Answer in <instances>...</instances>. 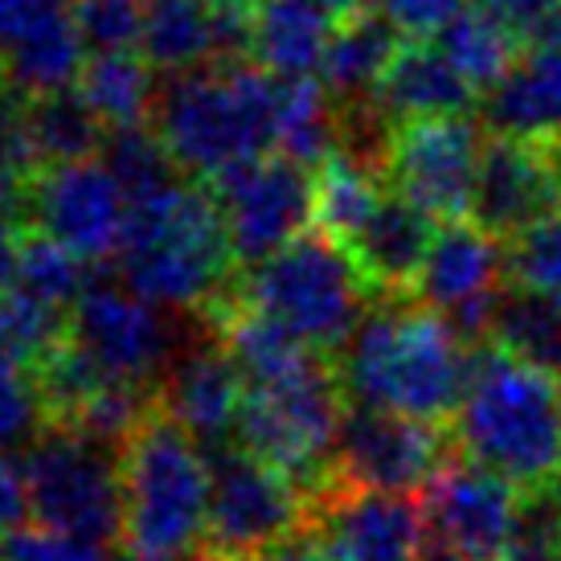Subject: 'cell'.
I'll use <instances>...</instances> for the list:
<instances>
[{
    "label": "cell",
    "mask_w": 561,
    "mask_h": 561,
    "mask_svg": "<svg viewBox=\"0 0 561 561\" xmlns=\"http://www.w3.org/2000/svg\"><path fill=\"white\" fill-rule=\"evenodd\" d=\"M381 169L369 160H357L348 152L328 157L316 169V230H324L336 242H353L365 218L381 202Z\"/></svg>",
    "instance_id": "f546056e"
},
{
    "label": "cell",
    "mask_w": 561,
    "mask_h": 561,
    "mask_svg": "<svg viewBox=\"0 0 561 561\" xmlns=\"http://www.w3.org/2000/svg\"><path fill=\"white\" fill-rule=\"evenodd\" d=\"M525 496L529 492H520L492 468L459 459L431 480L422 508L435 541H447L480 561H500L525 513Z\"/></svg>",
    "instance_id": "ac0fdd59"
},
{
    "label": "cell",
    "mask_w": 561,
    "mask_h": 561,
    "mask_svg": "<svg viewBox=\"0 0 561 561\" xmlns=\"http://www.w3.org/2000/svg\"><path fill=\"white\" fill-rule=\"evenodd\" d=\"M94 561H131L127 553H111V549H99V558Z\"/></svg>",
    "instance_id": "816d5d0a"
},
{
    "label": "cell",
    "mask_w": 561,
    "mask_h": 561,
    "mask_svg": "<svg viewBox=\"0 0 561 561\" xmlns=\"http://www.w3.org/2000/svg\"><path fill=\"white\" fill-rule=\"evenodd\" d=\"M30 136L33 152H37V169H46V164H70V160H87L94 152H103L107 127L87 107L79 87H70V91L30 99Z\"/></svg>",
    "instance_id": "1f68e13d"
},
{
    "label": "cell",
    "mask_w": 561,
    "mask_h": 561,
    "mask_svg": "<svg viewBox=\"0 0 561 561\" xmlns=\"http://www.w3.org/2000/svg\"><path fill=\"white\" fill-rule=\"evenodd\" d=\"M488 144L468 115L447 119H410L398 124L381 160V172L405 202L426 209L431 218L459 221L471 214V193L480 176Z\"/></svg>",
    "instance_id": "7c38bea8"
},
{
    "label": "cell",
    "mask_w": 561,
    "mask_h": 561,
    "mask_svg": "<svg viewBox=\"0 0 561 561\" xmlns=\"http://www.w3.org/2000/svg\"><path fill=\"white\" fill-rule=\"evenodd\" d=\"M82 266H87L82 259H75L58 242H49L46 234L25 238L21 242V259H16L13 291L21 299H30L33 308L70 320V308L87 291V271Z\"/></svg>",
    "instance_id": "d6a6232c"
},
{
    "label": "cell",
    "mask_w": 561,
    "mask_h": 561,
    "mask_svg": "<svg viewBox=\"0 0 561 561\" xmlns=\"http://www.w3.org/2000/svg\"><path fill=\"white\" fill-rule=\"evenodd\" d=\"M66 341V320L33 308L16 291L0 296V374H25Z\"/></svg>",
    "instance_id": "e575fe53"
},
{
    "label": "cell",
    "mask_w": 561,
    "mask_h": 561,
    "mask_svg": "<svg viewBox=\"0 0 561 561\" xmlns=\"http://www.w3.org/2000/svg\"><path fill=\"white\" fill-rule=\"evenodd\" d=\"M553 214H561V152L549 144L496 136L483 148L471 221L500 242H516Z\"/></svg>",
    "instance_id": "e0dca14e"
},
{
    "label": "cell",
    "mask_w": 561,
    "mask_h": 561,
    "mask_svg": "<svg viewBox=\"0 0 561 561\" xmlns=\"http://www.w3.org/2000/svg\"><path fill=\"white\" fill-rule=\"evenodd\" d=\"M238 263H263L316 226V172L291 157H259L214 181Z\"/></svg>",
    "instance_id": "30bf717a"
},
{
    "label": "cell",
    "mask_w": 561,
    "mask_h": 561,
    "mask_svg": "<svg viewBox=\"0 0 561 561\" xmlns=\"http://www.w3.org/2000/svg\"><path fill=\"white\" fill-rule=\"evenodd\" d=\"M508 279L561 299V214L537 221L508 250Z\"/></svg>",
    "instance_id": "8d00e7d4"
},
{
    "label": "cell",
    "mask_w": 561,
    "mask_h": 561,
    "mask_svg": "<svg viewBox=\"0 0 561 561\" xmlns=\"http://www.w3.org/2000/svg\"><path fill=\"white\" fill-rule=\"evenodd\" d=\"M308 525L332 561H422L431 546L422 500L336 480L312 496Z\"/></svg>",
    "instance_id": "9a60e30c"
},
{
    "label": "cell",
    "mask_w": 561,
    "mask_h": 561,
    "mask_svg": "<svg viewBox=\"0 0 561 561\" xmlns=\"http://www.w3.org/2000/svg\"><path fill=\"white\" fill-rule=\"evenodd\" d=\"M447 468V438L438 422H422L393 410L357 405L341 422L332 480L377 492L414 496Z\"/></svg>",
    "instance_id": "5bb4252c"
},
{
    "label": "cell",
    "mask_w": 561,
    "mask_h": 561,
    "mask_svg": "<svg viewBox=\"0 0 561 561\" xmlns=\"http://www.w3.org/2000/svg\"><path fill=\"white\" fill-rule=\"evenodd\" d=\"M30 513V480H25V463H13L0 451V537L25 525Z\"/></svg>",
    "instance_id": "b9f144b4"
},
{
    "label": "cell",
    "mask_w": 561,
    "mask_h": 561,
    "mask_svg": "<svg viewBox=\"0 0 561 561\" xmlns=\"http://www.w3.org/2000/svg\"><path fill=\"white\" fill-rule=\"evenodd\" d=\"M242 405H247V377L221 341L197 344L172 357V365L164 369L160 414L205 451L226 447L230 435L238 438Z\"/></svg>",
    "instance_id": "d6986e66"
},
{
    "label": "cell",
    "mask_w": 561,
    "mask_h": 561,
    "mask_svg": "<svg viewBox=\"0 0 561 561\" xmlns=\"http://www.w3.org/2000/svg\"><path fill=\"white\" fill-rule=\"evenodd\" d=\"M140 54L157 75H193L218 66L214 0H148Z\"/></svg>",
    "instance_id": "484cf974"
},
{
    "label": "cell",
    "mask_w": 561,
    "mask_h": 561,
    "mask_svg": "<svg viewBox=\"0 0 561 561\" xmlns=\"http://www.w3.org/2000/svg\"><path fill=\"white\" fill-rule=\"evenodd\" d=\"M533 37H537V42H546V46H558L561 49V4L546 16V25L533 33Z\"/></svg>",
    "instance_id": "f907efd6"
},
{
    "label": "cell",
    "mask_w": 561,
    "mask_h": 561,
    "mask_svg": "<svg viewBox=\"0 0 561 561\" xmlns=\"http://www.w3.org/2000/svg\"><path fill=\"white\" fill-rule=\"evenodd\" d=\"M79 94L99 115V124L136 127L157 111V70L148 66L140 49H115V54H91L82 66Z\"/></svg>",
    "instance_id": "4316f807"
},
{
    "label": "cell",
    "mask_w": 561,
    "mask_h": 561,
    "mask_svg": "<svg viewBox=\"0 0 561 561\" xmlns=\"http://www.w3.org/2000/svg\"><path fill=\"white\" fill-rule=\"evenodd\" d=\"M336 377L357 405L422 422L455 419L471 377L468 336L422 304H381L344 341Z\"/></svg>",
    "instance_id": "6da1fadb"
},
{
    "label": "cell",
    "mask_w": 561,
    "mask_h": 561,
    "mask_svg": "<svg viewBox=\"0 0 561 561\" xmlns=\"http://www.w3.org/2000/svg\"><path fill=\"white\" fill-rule=\"evenodd\" d=\"M488 127L504 140L561 144V49L537 42L516 66L488 91Z\"/></svg>",
    "instance_id": "7402d4cb"
},
{
    "label": "cell",
    "mask_w": 561,
    "mask_h": 561,
    "mask_svg": "<svg viewBox=\"0 0 561 561\" xmlns=\"http://www.w3.org/2000/svg\"><path fill=\"white\" fill-rule=\"evenodd\" d=\"M247 561H332V553L316 537H287V541L263 549V553H254Z\"/></svg>",
    "instance_id": "f6af8a7d"
},
{
    "label": "cell",
    "mask_w": 561,
    "mask_h": 561,
    "mask_svg": "<svg viewBox=\"0 0 561 561\" xmlns=\"http://www.w3.org/2000/svg\"><path fill=\"white\" fill-rule=\"evenodd\" d=\"M476 94L480 91L459 75V66L443 54L438 42H410L398 49L374 103L386 111L390 124H410V119L468 115Z\"/></svg>",
    "instance_id": "603a6c76"
},
{
    "label": "cell",
    "mask_w": 561,
    "mask_h": 561,
    "mask_svg": "<svg viewBox=\"0 0 561 561\" xmlns=\"http://www.w3.org/2000/svg\"><path fill=\"white\" fill-rule=\"evenodd\" d=\"M369 291L374 287L365 283L348 247L324 230H308L279 254L250 266L247 279L238 283L234 304L266 316L316 353H328L344 348L357 332Z\"/></svg>",
    "instance_id": "5b68a950"
},
{
    "label": "cell",
    "mask_w": 561,
    "mask_h": 561,
    "mask_svg": "<svg viewBox=\"0 0 561 561\" xmlns=\"http://www.w3.org/2000/svg\"><path fill=\"white\" fill-rule=\"evenodd\" d=\"M21 242H25V238L13 230V221L0 218V296H4V291H13L16 259H21Z\"/></svg>",
    "instance_id": "7dc6e473"
},
{
    "label": "cell",
    "mask_w": 561,
    "mask_h": 561,
    "mask_svg": "<svg viewBox=\"0 0 561 561\" xmlns=\"http://www.w3.org/2000/svg\"><path fill=\"white\" fill-rule=\"evenodd\" d=\"M103 164L115 172V181L124 185L127 202H148L164 193L169 185H176V160L164 148V140L157 136V127H115L103 140Z\"/></svg>",
    "instance_id": "836d02e7"
},
{
    "label": "cell",
    "mask_w": 561,
    "mask_h": 561,
    "mask_svg": "<svg viewBox=\"0 0 561 561\" xmlns=\"http://www.w3.org/2000/svg\"><path fill=\"white\" fill-rule=\"evenodd\" d=\"M99 546L75 541L46 525H21L9 537H0V561H94Z\"/></svg>",
    "instance_id": "60d3db41"
},
{
    "label": "cell",
    "mask_w": 561,
    "mask_h": 561,
    "mask_svg": "<svg viewBox=\"0 0 561 561\" xmlns=\"http://www.w3.org/2000/svg\"><path fill=\"white\" fill-rule=\"evenodd\" d=\"M54 0H0V46H9L16 33L30 25L33 16L49 9Z\"/></svg>",
    "instance_id": "bcb514c9"
},
{
    "label": "cell",
    "mask_w": 561,
    "mask_h": 561,
    "mask_svg": "<svg viewBox=\"0 0 561 561\" xmlns=\"http://www.w3.org/2000/svg\"><path fill=\"white\" fill-rule=\"evenodd\" d=\"M157 136L188 176L218 181L238 164L275 152L279 79L263 66H205L157 99Z\"/></svg>",
    "instance_id": "277c9868"
},
{
    "label": "cell",
    "mask_w": 561,
    "mask_h": 561,
    "mask_svg": "<svg viewBox=\"0 0 561 561\" xmlns=\"http://www.w3.org/2000/svg\"><path fill=\"white\" fill-rule=\"evenodd\" d=\"M422 561H480V558H471V553L447 546V541H431V546H426V553H422Z\"/></svg>",
    "instance_id": "681fc988"
},
{
    "label": "cell",
    "mask_w": 561,
    "mask_h": 561,
    "mask_svg": "<svg viewBox=\"0 0 561 561\" xmlns=\"http://www.w3.org/2000/svg\"><path fill=\"white\" fill-rule=\"evenodd\" d=\"M553 492H558V500H561V476H558V488H553Z\"/></svg>",
    "instance_id": "db71d44e"
},
{
    "label": "cell",
    "mask_w": 561,
    "mask_h": 561,
    "mask_svg": "<svg viewBox=\"0 0 561 561\" xmlns=\"http://www.w3.org/2000/svg\"><path fill=\"white\" fill-rule=\"evenodd\" d=\"M46 419L49 410L37 381H30L25 374H0V451L33 443Z\"/></svg>",
    "instance_id": "f35d334b"
},
{
    "label": "cell",
    "mask_w": 561,
    "mask_h": 561,
    "mask_svg": "<svg viewBox=\"0 0 561 561\" xmlns=\"http://www.w3.org/2000/svg\"><path fill=\"white\" fill-rule=\"evenodd\" d=\"M492 341L508 357L561 377V299L525 283L504 287L492 316Z\"/></svg>",
    "instance_id": "f1b7e54d"
},
{
    "label": "cell",
    "mask_w": 561,
    "mask_h": 561,
    "mask_svg": "<svg viewBox=\"0 0 561 561\" xmlns=\"http://www.w3.org/2000/svg\"><path fill=\"white\" fill-rule=\"evenodd\" d=\"M435 234V218L390 188V193H381L377 209L353 234L348 254H353V263L360 266V275L374 291L402 296V291H414Z\"/></svg>",
    "instance_id": "ffe728a7"
},
{
    "label": "cell",
    "mask_w": 561,
    "mask_h": 561,
    "mask_svg": "<svg viewBox=\"0 0 561 561\" xmlns=\"http://www.w3.org/2000/svg\"><path fill=\"white\" fill-rule=\"evenodd\" d=\"M0 94H4V79H0Z\"/></svg>",
    "instance_id": "11a10c76"
},
{
    "label": "cell",
    "mask_w": 561,
    "mask_h": 561,
    "mask_svg": "<svg viewBox=\"0 0 561 561\" xmlns=\"http://www.w3.org/2000/svg\"><path fill=\"white\" fill-rule=\"evenodd\" d=\"M148 561H193V558H188V553H181V558H148ZM202 561H209V553H205Z\"/></svg>",
    "instance_id": "f5cc1de1"
},
{
    "label": "cell",
    "mask_w": 561,
    "mask_h": 561,
    "mask_svg": "<svg viewBox=\"0 0 561 561\" xmlns=\"http://www.w3.org/2000/svg\"><path fill=\"white\" fill-rule=\"evenodd\" d=\"M312 516V496L287 471L250 451H221L209 488L205 553L214 561H247L279 546Z\"/></svg>",
    "instance_id": "9c48e42d"
},
{
    "label": "cell",
    "mask_w": 561,
    "mask_h": 561,
    "mask_svg": "<svg viewBox=\"0 0 561 561\" xmlns=\"http://www.w3.org/2000/svg\"><path fill=\"white\" fill-rule=\"evenodd\" d=\"M234 263L214 193L176 181L157 197L131 205L119 275L148 304L164 312L205 308L214 316L226 304V279Z\"/></svg>",
    "instance_id": "3957f363"
},
{
    "label": "cell",
    "mask_w": 561,
    "mask_h": 561,
    "mask_svg": "<svg viewBox=\"0 0 561 561\" xmlns=\"http://www.w3.org/2000/svg\"><path fill=\"white\" fill-rule=\"evenodd\" d=\"M341 393L336 369H328L320 357L299 365L296 374L247 386V405L238 422L242 451L287 471L308 496H320L332 483V459L344 422Z\"/></svg>",
    "instance_id": "52a82bcc"
},
{
    "label": "cell",
    "mask_w": 561,
    "mask_h": 561,
    "mask_svg": "<svg viewBox=\"0 0 561 561\" xmlns=\"http://www.w3.org/2000/svg\"><path fill=\"white\" fill-rule=\"evenodd\" d=\"M398 37L386 16L377 13H353L336 21V30L328 37V54L320 62L316 79L324 82L336 103H360L374 99L390 62L398 58Z\"/></svg>",
    "instance_id": "cb8c5ba5"
},
{
    "label": "cell",
    "mask_w": 561,
    "mask_h": 561,
    "mask_svg": "<svg viewBox=\"0 0 561 561\" xmlns=\"http://www.w3.org/2000/svg\"><path fill=\"white\" fill-rule=\"evenodd\" d=\"M214 463L164 414L124 443V541L140 558H181L209 525Z\"/></svg>",
    "instance_id": "8992f818"
},
{
    "label": "cell",
    "mask_w": 561,
    "mask_h": 561,
    "mask_svg": "<svg viewBox=\"0 0 561 561\" xmlns=\"http://www.w3.org/2000/svg\"><path fill=\"white\" fill-rule=\"evenodd\" d=\"M463 459L492 468L520 492H549L561 476V386L546 369L480 348L471 357L463 402L455 410Z\"/></svg>",
    "instance_id": "7a4b0ae2"
},
{
    "label": "cell",
    "mask_w": 561,
    "mask_h": 561,
    "mask_svg": "<svg viewBox=\"0 0 561 561\" xmlns=\"http://www.w3.org/2000/svg\"><path fill=\"white\" fill-rule=\"evenodd\" d=\"M299 4H308V9H316V13L332 16V21H344V16L357 13L360 0H299Z\"/></svg>",
    "instance_id": "c3c4849f"
},
{
    "label": "cell",
    "mask_w": 561,
    "mask_h": 561,
    "mask_svg": "<svg viewBox=\"0 0 561 561\" xmlns=\"http://www.w3.org/2000/svg\"><path fill=\"white\" fill-rule=\"evenodd\" d=\"M480 4L488 13H496L504 25H513L516 33H537L561 0H480Z\"/></svg>",
    "instance_id": "7bdbcfd3"
},
{
    "label": "cell",
    "mask_w": 561,
    "mask_h": 561,
    "mask_svg": "<svg viewBox=\"0 0 561 561\" xmlns=\"http://www.w3.org/2000/svg\"><path fill=\"white\" fill-rule=\"evenodd\" d=\"M66 341L91 360L99 374L131 386H148L172 365L176 332L164 320V308L148 304L131 287L94 283L79 296L66 320Z\"/></svg>",
    "instance_id": "4fadbf2b"
},
{
    "label": "cell",
    "mask_w": 561,
    "mask_h": 561,
    "mask_svg": "<svg viewBox=\"0 0 561 561\" xmlns=\"http://www.w3.org/2000/svg\"><path fill=\"white\" fill-rule=\"evenodd\" d=\"M25 480L37 525L99 549L124 537V447L58 422L30 443Z\"/></svg>",
    "instance_id": "ba28073f"
},
{
    "label": "cell",
    "mask_w": 561,
    "mask_h": 561,
    "mask_svg": "<svg viewBox=\"0 0 561 561\" xmlns=\"http://www.w3.org/2000/svg\"><path fill=\"white\" fill-rule=\"evenodd\" d=\"M30 221L82 263H107L127 242L131 202L103 157L46 164L33 172Z\"/></svg>",
    "instance_id": "8fae6325"
},
{
    "label": "cell",
    "mask_w": 561,
    "mask_h": 561,
    "mask_svg": "<svg viewBox=\"0 0 561 561\" xmlns=\"http://www.w3.org/2000/svg\"><path fill=\"white\" fill-rule=\"evenodd\" d=\"M435 42L476 91H492L520 58V33L513 25H504L496 13H488L483 4L463 9Z\"/></svg>",
    "instance_id": "4dcf8cb0"
},
{
    "label": "cell",
    "mask_w": 561,
    "mask_h": 561,
    "mask_svg": "<svg viewBox=\"0 0 561 561\" xmlns=\"http://www.w3.org/2000/svg\"><path fill=\"white\" fill-rule=\"evenodd\" d=\"M336 21L299 0H259L254 58L275 79H316Z\"/></svg>",
    "instance_id": "d4e9b609"
},
{
    "label": "cell",
    "mask_w": 561,
    "mask_h": 561,
    "mask_svg": "<svg viewBox=\"0 0 561 561\" xmlns=\"http://www.w3.org/2000/svg\"><path fill=\"white\" fill-rule=\"evenodd\" d=\"M75 21L91 54L140 49L148 0H75Z\"/></svg>",
    "instance_id": "d590c367"
},
{
    "label": "cell",
    "mask_w": 561,
    "mask_h": 561,
    "mask_svg": "<svg viewBox=\"0 0 561 561\" xmlns=\"http://www.w3.org/2000/svg\"><path fill=\"white\" fill-rule=\"evenodd\" d=\"M87 58H91V49L82 42L75 9L54 0L9 46H0V79L9 91L42 99V94L79 87Z\"/></svg>",
    "instance_id": "44dd1931"
},
{
    "label": "cell",
    "mask_w": 561,
    "mask_h": 561,
    "mask_svg": "<svg viewBox=\"0 0 561 561\" xmlns=\"http://www.w3.org/2000/svg\"><path fill=\"white\" fill-rule=\"evenodd\" d=\"M30 185L33 172L16 169V164L0 157V218L16 221L21 214H30Z\"/></svg>",
    "instance_id": "ee69618b"
},
{
    "label": "cell",
    "mask_w": 561,
    "mask_h": 561,
    "mask_svg": "<svg viewBox=\"0 0 561 561\" xmlns=\"http://www.w3.org/2000/svg\"><path fill=\"white\" fill-rule=\"evenodd\" d=\"M500 561H561V500L553 488L525 496V513Z\"/></svg>",
    "instance_id": "74e56055"
},
{
    "label": "cell",
    "mask_w": 561,
    "mask_h": 561,
    "mask_svg": "<svg viewBox=\"0 0 561 561\" xmlns=\"http://www.w3.org/2000/svg\"><path fill=\"white\" fill-rule=\"evenodd\" d=\"M508 279V254L500 238L476 221H447L431 242V254L419 271V304L438 312L463 336H480L492 328L496 304Z\"/></svg>",
    "instance_id": "2e32d148"
},
{
    "label": "cell",
    "mask_w": 561,
    "mask_h": 561,
    "mask_svg": "<svg viewBox=\"0 0 561 561\" xmlns=\"http://www.w3.org/2000/svg\"><path fill=\"white\" fill-rule=\"evenodd\" d=\"M463 9L468 0H374V13L410 42H435Z\"/></svg>",
    "instance_id": "ab89813d"
},
{
    "label": "cell",
    "mask_w": 561,
    "mask_h": 561,
    "mask_svg": "<svg viewBox=\"0 0 561 561\" xmlns=\"http://www.w3.org/2000/svg\"><path fill=\"white\" fill-rule=\"evenodd\" d=\"M275 152L308 169L341 152V103L320 79H279Z\"/></svg>",
    "instance_id": "83f0119b"
}]
</instances>
